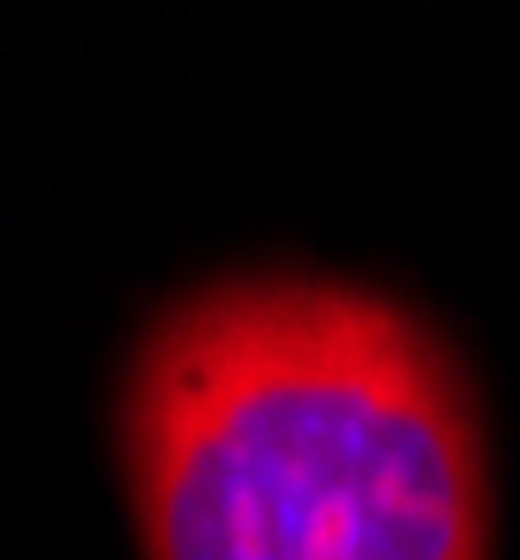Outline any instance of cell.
Listing matches in <instances>:
<instances>
[{
    "mask_svg": "<svg viewBox=\"0 0 520 560\" xmlns=\"http://www.w3.org/2000/svg\"><path fill=\"white\" fill-rule=\"evenodd\" d=\"M125 459L147 560H489L451 359L342 280L179 304L132 366Z\"/></svg>",
    "mask_w": 520,
    "mask_h": 560,
    "instance_id": "1",
    "label": "cell"
}]
</instances>
